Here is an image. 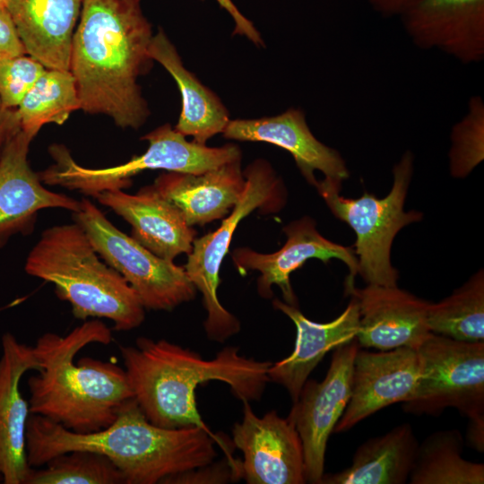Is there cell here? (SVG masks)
Returning a JSON list of instances; mask_svg holds the SVG:
<instances>
[{
  "label": "cell",
  "instance_id": "603a6c76",
  "mask_svg": "<svg viewBox=\"0 0 484 484\" xmlns=\"http://www.w3.org/2000/svg\"><path fill=\"white\" fill-rule=\"evenodd\" d=\"M83 0H7L5 7L27 55L46 68L69 70Z\"/></svg>",
  "mask_w": 484,
  "mask_h": 484
},
{
  "label": "cell",
  "instance_id": "9a60e30c",
  "mask_svg": "<svg viewBox=\"0 0 484 484\" xmlns=\"http://www.w3.org/2000/svg\"><path fill=\"white\" fill-rule=\"evenodd\" d=\"M419 376V358L415 349L359 350L353 362L350 397L333 432H346L376 411L406 402Z\"/></svg>",
  "mask_w": 484,
  "mask_h": 484
},
{
  "label": "cell",
  "instance_id": "3957f363",
  "mask_svg": "<svg viewBox=\"0 0 484 484\" xmlns=\"http://www.w3.org/2000/svg\"><path fill=\"white\" fill-rule=\"evenodd\" d=\"M119 350L134 398L149 421L167 428L197 426L209 430L195 402L197 386L208 381L228 384L242 402L260 400L272 364L242 356L236 347H225L214 359H204L189 349L147 337Z\"/></svg>",
  "mask_w": 484,
  "mask_h": 484
},
{
  "label": "cell",
  "instance_id": "7c38bea8",
  "mask_svg": "<svg viewBox=\"0 0 484 484\" xmlns=\"http://www.w3.org/2000/svg\"><path fill=\"white\" fill-rule=\"evenodd\" d=\"M234 445L242 451L241 478L248 484L306 482L303 446L295 426L275 411L258 417L243 402V418L232 428Z\"/></svg>",
  "mask_w": 484,
  "mask_h": 484
},
{
  "label": "cell",
  "instance_id": "cb8c5ba5",
  "mask_svg": "<svg viewBox=\"0 0 484 484\" xmlns=\"http://www.w3.org/2000/svg\"><path fill=\"white\" fill-rule=\"evenodd\" d=\"M149 54L173 77L181 93L182 108L174 129L193 141L206 144L212 136L223 133L229 113L220 98L183 65L181 57L164 30L153 35Z\"/></svg>",
  "mask_w": 484,
  "mask_h": 484
},
{
  "label": "cell",
  "instance_id": "836d02e7",
  "mask_svg": "<svg viewBox=\"0 0 484 484\" xmlns=\"http://www.w3.org/2000/svg\"><path fill=\"white\" fill-rule=\"evenodd\" d=\"M216 1L231 16L234 22V35L244 36L256 46H264L263 39L253 22L239 11L232 0Z\"/></svg>",
  "mask_w": 484,
  "mask_h": 484
},
{
  "label": "cell",
  "instance_id": "ffe728a7",
  "mask_svg": "<svg viewBox=\"0 0 484 484\" xmlns=\"http://www.w3.org/2000/svg\"><path fill=\"white\" fill-rule=\"evenodd\" d=\"M272 305L294 323L297 336L291 354L272 364L268 376L270 381L285 387L295 402L310 373L325 354L356 339L359 327V306L351 297L344 311L335 319L316 323L307 318L298 306L279 299H274Z\"/></svg>",
  "mask_w": 484,
  "mask_h": 484
},
{
  "label": "cell",
  "instance_id": "e575fe53",
  "mask_svg": "<svg viewBox=\"0 0 484 484\" xmlns=\"http://www.w3.org/2000/svg\"><path fill=\"white\" fill-rule=\"evenodd\" d=\"M20 130L16 108H5L0 100V160L7 143Z\"/></svg>",
  "mask_w": 484,
  "mask_h": 484
},
{
  "label": "cell",
  "instance_id": "5b68a950",
  "mask_svg": "<svg viewBox=\"0 0 484 484\" xmlns=\"http://www.w3.org/2000/svg\"><path fill=\"white\" fill-rule=\"evenodd\" d=\"M25 272L55 285L75 318H106L114 330L130 331L144 320V307L123 278L96 252L76 222L46 229L30 251Z\"/></svg>",
  "mask_w": 484,
  "mask_h": 484
},
{
  "label": "cell",
  "instance_id": "4fadbf2b",
  "mask_svg": "<svg viewBox=\"0 0 484 484\" xmlns=\"http://www.w3.org/2000/svg\"><path fill=\"white\" fill-rule=\"evenodd\" d=\"M287 236L284 246L272 254H260L250 248H237L232 253L235 265L240 271L256 270L261 275L257 281L262 297L272 295V286L281 288L285 302L298 306L290 275L308 259L317 258L327 264L339 259L348 266L350 274L345 281V290L354 285L358 274V258L354 249L336 244L324 238L310 217L293 220L283 228Z\"/></svg>",
  "mask_w": 484,
  "mask_h": 484
},
{
  "label": "cell",
  "instance_id": "8d00e7d4",
  "mask_svg": "<svg viewBox=\"0 0 484 484\" xmlns=\"http://www.w3.org/2000/svg\"><path fill=\"white\" fill-rule=\"evenodd\" d=\"M466 441L477 452H484V417L469 419Z\"/></svg>",
  "mask_w": 484,
  "mask_h": 484
},
{
  "label": "cell",
  "instance_id": "44dd1931",
  "mask_svg": "<svg viewBox=\"0 0 484 484\" xmlns=\"http://www.w3.org/2000/svg\"><path fill=\"white\" fill-rule=\"evenodd\" d=\"M93 198L126 220L132 227L131 237L157 256L173 261L192 251L196 231L152 185L135 194L109 190Z\"/></svg>",
  "mask_w": 484,
  "mask_h": 484
},
{
  "label": "cell",
  "instance_id": "7402d4cb",
  "mask_svg": "<svg viewBox=\"0 0 484 484\" xmlns=\"http://www.w3.org/2000/svg\"><path fill=\"white\" fill-rule=\"evenodd\" d=\"M152 186L193 227L229 215L243 194L246 177L238 159L199 174L162 173Z\"/></svg>",
  "mask_w": 484,
  "mask_h": 484
},
{
  "label": "cell",
  "instance_id": "484cf974",
  "mask_svg": "<svg viewBox=\"0 0 484 484\" xmlns=\"http://www.w3.org/2000/svg\"><path fill=\"white\" fill-rule=\"evenodd\" d=\"M464 440L457 429L432 433L419 445L411 484H483L484 464L462 456Z\"/></svg>",
  "mask_w": 484,
  "mask_h": 484
},
{
  "label": "cell",
  "instance_id": "5bb4252c",
  "mask_svg": "<svg viewBox=\"0 0 484 484\" xmlns=\"http://www.w3.org/2000/svg\"><path fill=\"white\" fill-rule=\"evenodd\" d=\"M412 44L462 64L484 59V0H419L400 16Z\"/></svg>",
  "mask_w": 484,
  "mask_h": 484
},
{
  "label": "cell",
  "instance_id": "74e56055",
  "mask_svg": "<svg viewBox=\"0 0 484 484\" xmlns=\"http://www.w3.org/2000/svg\"><path fill=\"white\" fill-rule=\"evenodd\" d=\"M6 1H7V0H0V5H1V6H5Z\"/></svg>",
  "mask_w": 484,
  "mask_h": 484
},
{
  "label": "cell",
  "instance_id": "4dcf8cb0",
  "mask_svg": "<svg viewBox=\"0 0 484 484\" xmlns=\"http://www.w3.org/2000/svg\"><path fill=\"white\" fill-rule=\"evenodd\" d=\"M46 67L24 54L0 58V100L5 108H17Z\"/></svg>",
  "mask_w": 484,
  "mask_h": 484
},
{
  "label": "cell",
  "instance_id": "7a4b0ae2",
  "mask_svg": "<svg viewBox=\"0 0 484 484\" xmlns=\"http://www.w3.org/2000/svg\"><path fill=\"white\" fill-rule=\"evenodd\" d=\"M217 436L197 426L167 428L145 417L134 398L107 428L76 433L45 417L30 414L26 453L30 467L44 466L73 450L104 454L121 471L125 484L162 483L171 476L203 467L217 456Z\"/></svg>",
  "mask_w": 484,
  "mask_h": 484
},
{
  "label": "cell",
  "instance_id": "8fae6325",
  "mask_svg": "<svg viewBox=\"0 0 484 484\" xmlns=\"http://www.w3.org/2000/svg\"><path fill=\"white\" fill-rule=\"evenodd\" d=\"M359 350L356 339L334 349L324 379L305 382L287 418L302 443L306 482L321 484L327 442L348 405Z\"/></svg>",
  "mask_w": 484,
  "mask_h": 484
},
{
  "label": "cell",
  "instance_id": "d590c367",
  "mask_svg": "<svg viewBox=\"0 0 484 484\" xmlns=\"http://www.w3.org/2000/svg\"><path fill=\"white\" fill-rule=\"evenodd\" d=\"M375 11L380 14L391 17L401 16L405 11L419 0H367Z\"/></svg>",
  "mask_w": 484,
  "mask_h": 484
},
{
  "label": "cell",
  "instance_id": "ac0fdd59",
  "mask_svg": "<svg viewBox=\"0 0 484 484\" xmlns=\"http://www.w3.org/2000/svg\"><path fill=\"white\" fill-rule=\"evenodd\" d=\"M0 357V480L4 484H26L32 467L26 453L29 402L22 397L20 383L29 370L40 367L33 347L14 335L2 336Z\"/></svg>",
  "mask_w": 484,
  "mask_h": 484
},
{
  "label": "cell",
  "instance_id": "83f0119b",
  "mask_svg": "<svg viewBox=\"0 0 484 484\" xmlns=\"http://www.w3.org/2000/svg\"><path fill=\"white\" fill-rule=\"evenodd\" d=\"M427 324L431 333L462 341H484V272L437 303H430Z\"/></svg>",
  "mask_w": 484,
  "mask_h": 484
},
{
  "label": "cell",
  "instance_id": "2e32d148",
  "mask_svg": "<svg viewBox=\"0 0 484 484\" xmlns=\"http://www.w3.org/2000/svg\"><path fill=\"white\" fill-rule=\"evenodd\" d=\"M345 294L358 302L359 347L418 350L431 333L427 324L429 302L397 286L367 284L358 289L353 285Z\"/></svg>",
  "mask_w": 484,
  "mask_h": 484
},
{
  "label": "cell",
  "instance_id": "4316f807",
  "mask_svg": "<svg viewBox=\"0 0 484 484\" xmlns=\"http://www.w3.org/2000/svg\"><path fill=\"white\" fill-rule=\"evenodd\" d=\"M81 109L70 70L46 68L16 108L22 130L36 136L47 124L63 125Z\"/></svg>",
  "mask_w": 484,
  "mask_h": 484
},
{
  "label": "cell",
  "instance_id": "d6986e66",
  "mask_svg": "<svg viewBox=\"0 0 484 484\" xmlns=\"http://www.w3.org/2000/svg\"><path fill=\"white\" fill-rule=\"evenodd\" d=\"M222 134L227 139L264 142L288 151L303 177L315 186L316 170L341 182L350 175L340 152L315 137L299 108H290L273 117L229 120Z\"/></svg>",
  "mask_w": 484,
  "mask_h": 484
},
{
  "label": "cell",
  "instance_id": "1f68e13d",
  "mask_svg": "<svg viewBox=\"0 0 484 484\" xmlns=\"http://www.w3.org/2000/svg\"><path fill=\"white\" fill-rule=\"evenodd\" d=\"M240 462L228 458L226 463H212L190 470L169 478L162 483H227L241 479Z\"/></svg>",
  "mask_w": 484,
  "mask_h": 484
},
{
  "label": "cell",
  "instance_id": "9c48e42d",
  "mask_svg": "<svg viewBox=\"0 0 484 484\" xmlns=\"http://www.w3.org/2000/svg\"><path fill=\"white\" fill-rule=\"evenodd\" d=\"M246 186L243 194L228 217L213 232L194 238L192 251L184 266L189 280L203 295L207 311L204 330L207 337L223 342L238 333V320L220 304L217 289L219 272L239 221L264 205L278 209L283 201V186L271 165L263 160L250 164L244 171Z\"/></svg>",
  "mask_w": 484,
  "mask_h": 484
},
{
  "label": "cell",
  "instance_id": "30bf717a",
  "mask_svg": "<svg viewBox=\"0 0 484 484\" xmlns=\"http://www.w3.org/2000/svg\"><path fill=\"white\" fill-rule=\"evenodd\" d=\"M419 376L406 412L438 416L454 408L469 419L484 417V341H462L430 333L417 350Z\"/></svg>",
  "mask_w": 484,
  "mask_h": 484
},
{
  "label": "cell",
  "instance_id": "52a82bcc",
  "mask_svg": "<svg viewBox=\"0 0 484 484\" xmlns=\"http://www.w3.org/2000/svg\"><path fill=\"white\" fill-rule=\"evenodd\" d=\"M414 156L406 151L393 169V186L384 198L364 192L359 198L340 194L341 181L324 177L315 187L333 214L355 232L358 273L367 284L397 286L398 271L391 264V247L405 226L422 220L419 212L403 205L412 177Z\"/></svg>",
  "mask_w": 484,
  "mask_h": 484
},
{
  "label": "cell",
  "instance_id": "e0dca14e",
  "mask_svg": "<svg viewBox=\"0 0 484 484\" xmlns=\"http://www.w3.org/2000/svg\"><path fill=\"white\" fill-rule=\"evenodd\" d=\"M34 135L21 130L9 141L0 160V248L14 235L30 234L39 211L62 208L75 212L80 201L47 189L28 161Z\"/></svg>",
  "mask_w": 484,
  "mask_h": 484
},
{
  "label": "cell",
  "instance_id": "ba28073f",
  "mask_svg": "<svg viewBox=\"0 0 484 484\" xmlns=\"http://www.w3.org/2000/svg\"><path fill=\"white\" fill-rule=\"evenodd\" d=\"M73 218L100 258L133 288L145 309L170 311L194 298L196 289L184 266L157 256L119 230L90 200L80 201Z\"/></svg>",
  "mask_w": 484,
  "mask_h": 484
},
{
  "label": "cell",
  "instance_id": "d6a6232c",
  "mask_svg": "<svg viewBox=\"0 0 484 484\" xmlns=\"http://www.w3.org/2000/svg\"><path fill=\"white\" fill-rule=\"evenodd\" d=\"M27 54L5 6L0 5V58Z\"/></svg>",
  "mask_w": 484,
  "mask_h": 484
},
{
  "label": "cell",
  "instance_id": "d4e9b609",
  "mask_svg": "<svg viewBox=\"0 0 484 484\" xmlns=\"http://www.w3.org/2000/svg\"><path fill=\"white\" fill-rule=\"evenodd\" d=\"M409 423L370 438L356 450L345 470L324 474L321 484H404L409 480L419 448Z\"/></svg>",
  "mask_w": 484,
  "mask_h": 484
},
{
  "label": "cell",
  "instance_id": "f546056e",
  "mask_svg": "<svg viewBox=\"0 0 484 484\" xmlns=\"http://www.w3.org/2000/svg\"><path fill=\"white\" fill-rule=\"evenodd\" d=\"M484 159V102L472 96L467 112L451 131L449 165L451 175L464 177Z\"/></svg>",
  "mask_w": 484,
  "mask_h": 484
},
{
  "label": "cell",
  "instance_id": "277c9868",
  "mask_svg": "<svg viewBox=\"0 0 484 484\" xmlns=\"http://www.w3.org/2000/svg\"><path fill=\"white\" fill-rule=\"evenodd\" d=\"M112 340V330L98 319L86 320L65 335L39 337L32 347L40 368L28 380L30 414L76 433L99 431L113 423L134 398L125 369L92 358L74 362L82 348Z\"/></svg>",
  "mask_w": 484,
  "mask_h": 484
},
{
  "label": "cell",
  "instance_id": "6da1fadb",
  "mask_svg": "<svg viewBox=\"0 0 484 484\" xmlns=\"http://www.w3.org/2000/svg\"><path fill=\"white\" fill-rule=\"evenodd\" d=\"M152 27L141 0H83L70 56L81 109L138 129L150 109L138 85L153 60Z\"/></svg>",
  "mask_w": 484,
  "mask_h": 484
},
{
  "label": "cell",
  "instance_id": "8992f818",
  "mask_svg": "<svg viewBox=\"0 0 484 484\" xmlns=\"http://www.w3.org/2000/svg\"><path fill=\"white\" fill-rule=\"evenodd\" d=\"M148 142L146 151L117 166L91 169L79 165L69 150L52 144L48 151L55 163L39 173L42 183L59 186L94 197L104 191L122 190L131 186L132 177L144 170L199 174L225 163L241 159V151L233 143L209 147L177 132L164 124L142 137Z\"/></svg>",
  "mask_w": 484,
  "mask_h": 484
},
{
  "label": "cell",
  "instance_id": "f1b7e54d",
  "mask_svg": "<svg viewBox=\"0 0 484 484\" xmlns=\"http://www.w3.org/2000/svg\"><path fill=\"white\" fill-rule=\"evenodd\" d=\"M45 468H32L26 484H125L121 471L104 454L73 450L59 454Z\"/></svg>",
  "mask_w": 484,
  "mask_h": 484
}]
</instances>
